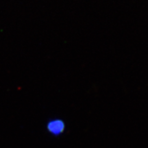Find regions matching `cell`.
I'll use <instances>...</instances> for the list:
<instances>
[{"mask_svg": "<svg viewBox=\"0 0 148 148\" xmlns=\"http://www.w3.org/2000/svg\"><path fill=\"white\" fill-rule=\"evenodd\" d=\"M49 131L53 134H60L64 129V124L61 120H54L48 124Z\"/></svg>", "mask_w": 148, "mask_h": 148, "instance_id": "obj_1", "label": "cell"}]
</instances>
